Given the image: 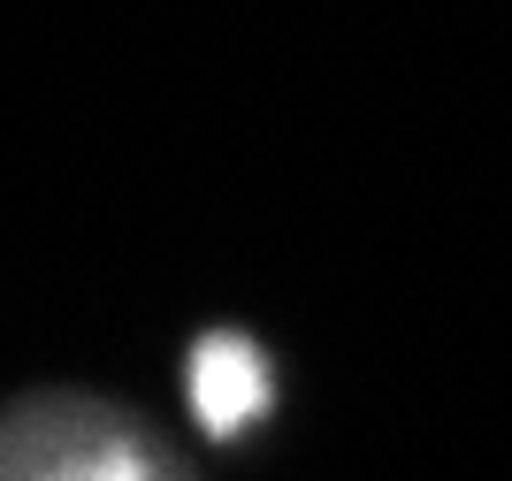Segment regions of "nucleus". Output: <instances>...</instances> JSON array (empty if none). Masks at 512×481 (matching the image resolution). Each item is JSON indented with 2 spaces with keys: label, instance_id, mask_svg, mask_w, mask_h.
<instances>
[{
  "label": "nucleus",
  "instance_id": "1",
  "mask_svg": "<svg viewBox=\"0 0 512 481\" xmlns=\"http://www.w3.org/2000/svg\"><path fill=\"white\" fill-rule=\"evenodd\" d=\"M0 481H192L115 405L23 398L0 420Z\"/></svg>",
  "mask_w": 512,
  "mask_h": 481
},
{
  "label": "nucleus",
  "instance_id": "2",
  "mask_svg": "<svg viewBox=\"0 0 512 481\" xmlns=\"http://www.w3.org/2000/svg\"><path fill=\"white\" fill-rule=\"evenodd\" d=\"M192 405H199V420H207V436H237L245 420L268 413V359H260L237 329L199 336V352H192Z\"/></svg>",
  "mask_w": 512,
  "mask_h": 481
}]
</instances>
